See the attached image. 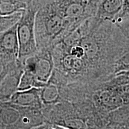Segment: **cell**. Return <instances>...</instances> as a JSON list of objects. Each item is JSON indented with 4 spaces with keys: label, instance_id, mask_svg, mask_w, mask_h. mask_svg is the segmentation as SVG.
<instances>
[{
    "label": "cell",
    "instance_id": "1",
    "mask_svg": "<svg viewBox=\"0 0 129 129\" xmlns=\"http://www.w3.org/2000/svg\"><path fill=\"white\" fill-rule=\"evenodd\" d=\"M69 35L82 48L81 61L87 72L89 83L107 80L114 71L115 63L126 53L122 30L111 21L100 22L93 16Z\"/></svg>",
    "mask_w": 129,
    "mask_h": 129
},
{
    "label": "cell",
    "instance_id": "2",
    "mask_svg": "<svg viewBox=\"0 0 129 129\" xmlns=\"http://www.w3.org/2000/svg\"><path fill=\"white\" fill-rule=\"evenodd\" d=\"M37 7L35 34L38 50L52 48L70 34L55 0H32Z\"/></svg>",
    "mask_w": 129,
    "mask_h": 129
},
{
    "label": "cell",
    "instance_id": "3",
    "mask_svg": "<svg viewBox=\"0 0 129 129\" xmlns=\"http://www.w3.org/2000/svg\"><path fill=\"white\" fill-rule=\"evenodd\" d=\"M37 11L36 5L32 0H29L17 23L19 47L18 59L20 60H23L38 51L35 34V17Z\"/></svg>",
    "mask_w": 129,
    "mask_h": 129
},
{
    "label": "cell",
    "instance_id": "4",
    "mask_svg": "<svg viewBox=\"0 0 129 129\" xmlns=\"http://www.w3.org/2000/svg\"><path fill=\"white\" fill-rule=\"evenodd\" d=\"M71 33L83 21L96 14L101 0H55Z\"/></svg>",
    "mask_w": 129,
    "mask_h": 129
},
{
    "label": "cell",
    "instance_id": "5",
    "mask_svg": "<svg viewBox=\"0 0 129 129\" xmlns=\"http://www.w3.org/2000/svg\"><path fill=\"white\" fill-rule=\"evenodd\" d=\"M20 61L23 69L31 72L42 87L47 84L54 69L51 50H38Z\"/></svg>",
    "mask_w": 129,
    "mask_h": 129
},
{
    "label": "cell",
    "instance_id": "6",
    "mask_svg": "<svg viewBox=\"0 0 129 129\" xmlns=\"http://www.w3.org/2000/svg\"><path fill=\"white\" fill-rule=\"evenodd\" d=\"M17 23L0 33V57L8 62H14L18 59L19 47Z\"/></svg>",
    "mask_w": 129,
    "mask_h": 129
},
{
    "label": "cell",
    "instance_id": "7",
    "mask_svg": "<svg viewBox=\"0 0 129 129\" xmlns=\"http://www.w3.org/2000/svg\"><path fill=\"white\" fill-rule=\"evenodd\" d=\"M23 71V63L17 59L16 64L0 83V102H9L13 95L17 91L19 81Z\"/></svg>",
    "mask_w": 129,
    "mask_h": 129
},
{
    "label": "cell",
    "instance_id": "8",
    "mask_svg": "<svg viewBox=\"0 0 129 129\" xmlns=\"http://www.w3.org/2000/svg\"><path fill=\"white\" fill-rule=\"evenodd\" d=\"M40 91L41 88L36 87L17 91L13 95L9 102L16 105L42 109L43 105L40 96Z\"/></svg>",
    "mask_w": 129,
    "mask_h": 129
},
{
    "label": "cell",
    "instance_id": "9",
    "mask_svg": "<svg viewBox=\"0 0 129 129\" xmlns=\"http://www.w3.org/2000/svg\"><path fill=\"white\" fill-rule=\"evenodd\" d=\"M122 0H101L94 17L101 22H112L121 13Z\"/></svg>",
    "mask_w": 129,
    "mask_h": 129
},
{
    "label": "cell",
    "instance_id": "10",
    "mask_svg": "<svg viewBox=\"0 0 129 129\" xmlns=\"http://www.w3.org/2000/svg\"><path fill=\"white\" fill-rule=\"evenodd\" d=\"M128 121L129 105H124L108 114L105 128H122Z\"/></svg>",
    "mask_w": 129,
    "mask_h": 129
},
{
    "label": "cell",
    "instance_id": "11",
    "mask_svg": "<svg viewBox=\"0 0 129 129\" xmlns=\"http://www.w3.org/2000/svg\"><path fill=\"white\" fill-rule=\"evenodd\" d=\"M40 96L43 106L57 104L63 100L58 87L50 82L41 88Z\"/></svg>",
    "mask_w": 129,
    "mask_h": 129
},
{
    "label": "cell",
    "instance_id": "12",
    "mask_svg": "<svg viewBox=\"0 0 129 129\" xmlns=\"http://www.w3.org/2000/svg\"><path fill=\"white\" fill-rule=\"evenodd\" d=\"M27 7V3L0 0V14L10 15L17 12H22Z\"/></svg>",
    "mask_w": 129,
    "mask_h": 129
},
{
    "label": "cell",
    "instance_id": "13",
    "mask_svg": "<svg viewBox=\"0 0 129 129\" xmlns=\"http://www.w3.org/2000/svg\"><path fill=\"white\" fill-rule=\"evenodd\" d=\"M33 87L41 88L43 87L36 80L31 72L23 69V71L22 72L20 81H19L17 91L30 89Z\"/></svg>",
    "mask_w": 129,
    "mask_h": 129
},
{
    "label": "cell",
    "instance_id": "14",
    "mask_svg": "<svg viewBox=\"0 0 129 129\" xmlns=\"http://www.w3.org/2000/svg\"><path fill=\"white\" fill-rule=\"evenodd\" d=\"M129 16V0H122V10L118 16Z\"/></svg>",
    "mask_w": 129,
    "mask_h": 129
},
{
    "label": "cell",
    "instance_id": "15",
    "mask_svg": "<svg viewBox=\"0 0 129 129\" xmlns=\"http://www.w3.org/2000/svg\"><path fill=\"white\" fill-rule=\"evenodd\" d=\"M7 1H16V2H22V3H28L29 0H7Z\"/></svg>",
    "mask_w": 129,
    "mask_h": 129
}]
</instances>
